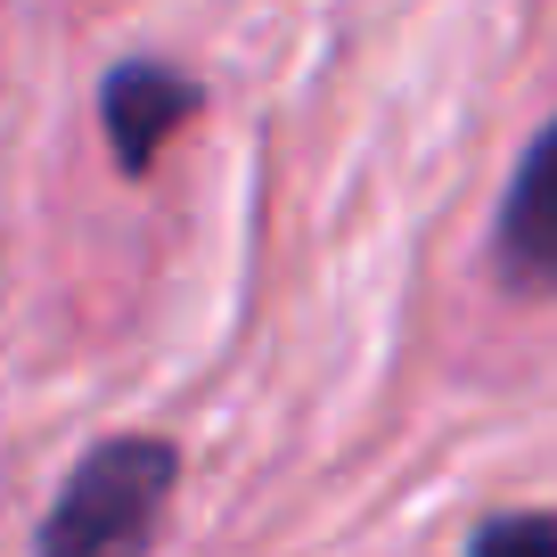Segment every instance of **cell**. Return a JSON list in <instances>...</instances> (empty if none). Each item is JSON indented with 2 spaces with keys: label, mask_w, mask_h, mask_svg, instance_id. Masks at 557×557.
I'll return each mask as SVG.
<instances>
[{
  "label": "cell",
  "mask_w": 557,
  "mask_h": 557,
  "mask_svg": "<svg viewBox=\"0 0 557 557\" xmlns=\"http://www.w3.org/2000/svg\"><path fill=\"white\" fill-rule=\"evenodd\" d=\"M181 492V443L164 435H107L66 468L34 557H148L164 508Z\"/></svg>",
  "instance_id": "obj_1"
},
{
  "label": "cell",
  "mask_w": 557,
  "mask_h": 557,
  "mask_svg": "<svg viewBox=\"0 0 557 557\" xmlns=\"http://www.w3.org/2000/svg\"><path fill=\"white\" fill-rule=\"evenodd\" d=\"M197 115H206V83H197L189 66H173V58H123L99 83V132H107V157H115L123 181L157 173L164 148H173Z\"/></svg>",
  "instance_id": "obj_2"
},
{
  "label": "cell",
  "mask_w": 557,
  "mask_h": 557,
  "mask_svg": "<svg viewBox=\"0 0 557 557\" xmlns=\"http://www.w3.org/2000/svg\"><path fill=\"white\" fill-rule=\"evenodd\" d=\"M492 271L508 296L557 304V115L524 139L517 173H508L500 222H492Z\"/></svg>",
  "instance_id": "obj_3"
},
{
  "label": "cell",
  "mask_w": 557,
  "mask_h": 557,
  "mask_svg": "<svg viewBox=\"0 0 557 557\" xmlns=\"http://www.w3.org/2000/svg\"><path fill=\"white\" fill-rule=\"evenodd\" d=\"M468 557H557V517L549 508H492L468 524Z\"/></svg>",
  "instance_id": "obj_4"
}]
</instances>
